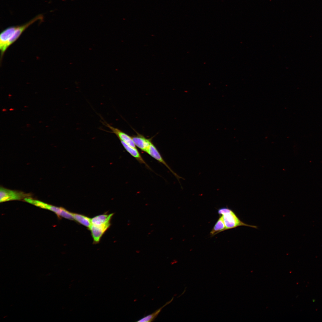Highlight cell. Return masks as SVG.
I'll use <instances>...</instances> for the list:
<instances>
[{"label": "cell", "mask_w": 322, "mask_h": 322, "mask_svg": "<svg viewBox=\"0 0 322 322\" xmlns=\"http://www.w3.org/2000/svg\"><path fill=\"white\" fill-rule=\"evenodd\" d=\"M110 225V223L102 225L91 224L89 229L91 231L94 242L97 243L100 241L101 237Z\"/></svg>", "instance_id": "cell-4"}, {"label": "cell", "mask_w": 322, "mask_h": 322, "mask_svg": "<svg viewBox=\"0 0 322 322\" xmlns=\"http://www.w3.org/2000/svg\"><path fill=\"white\" fill-rule=\"evenodd\" d=\"M173 299L174 298L173 297L171 300L166 302L165 305L158 309L156 310L152 313L142 318L137 321L138 322H149L153 321L157 317L162 309L165 306L171 303L173 301Z\"/></svg>", "instance_id": "cell-10"}, {"label": "cell", "mask_w": 322, "mask_h": 322, "mask_svg": "<svg viewBox=\"0 0 322 322\" xmlns=\"http://www.w3.org/2000/svg\"><path fill=\"white\" fill-rule=\"evenodd\" d=\"M146 153H147L154 159L164 165L174 175L179 181L180 178L183 179V178L179 176L170 168L163 159L156 147L152 143L150 145Z\"/></svg>", "instance_id": "cell-5"}, {"label": "cell", "mask_w": 322, "mask_h": 322, "mask_svg": "<svg viewBox=\"0 0 322 322\" xmlns=\"http://www.w3.org/2000/svg\"><path fill=\"white\" fill-rule=\"evenodd\" d=\"M226 230L225 227L222 216L215 224L210 234L211 236H213L218 233Z\"/></svg>", "instance_id": "cell-11"}, {"label": "cell", "mask_w": 322, "mask_h": 322, "mask_svg": "<svg viewBox=\"0 0 322 322\" xmlns=\"http://www.w3.org/2000/svg\"><path fill=\"white\" fill-rule=\"evenodd\" d=\"M131 137L135 145L145 152L152 143L150 139L146 138L140 134Z\"/></svg>", "instance_id": "cell-7"}, {"label": "cell", "mask_w": 322, "mask_h": 322, "mask_svg": "<svg viewBox=\"0 0 322 322\" xmlns=\"http://www.w3.org/2000/svg\"><path fill=\"white\" fill-rule=\"evenodd\" d=\"M114 215L113 213L109 214H102L95 216L91 219L92 224L102 225L110 224V221Z\"/></svg>", "instance_id": "cell-9"}, {"label": "cell", "mask_w": 322, "mask_h": 322, "mask_svg": "<svg viewBox=\"0 0 322 322\" xmlns=\"http://www.w3.org/2000/svg\"><path fill=\"white\" fill-rule=\"evenodd\" d=\"M120 141L123 146L128 153L135 158L140 163L144 164L148 168L150 169L149 167L143 160L136 148L133 147L128 145L123 141Z\"/></svg>", "instance_id": "cell-8"}, {"label": "cell", "mask_w": 322, "mask_h": 322, "mask_svg": "<svg viewBox=\"0 0 322 322\" xmlns=\"http://www.w3.org/2000/svg\"><path fill=\"white\" fill-rule=\"evenodd\" d=\"M0 188L1 203L9 201L20 200L30 196L29 194L21 191L11 190L1 187Z\"/></svg>", "instance_id": "cell-3"}, {"label": "cell", "mask_w": 322, "mask_h": 322, "mask_svg": "<svg viewBox=\"0 0 322 322\" xmlns=\"http://www.w3.org/2000/svg\"><path fill=\"white\" fill-rule=\"evenodd\" d=\"M104 124L110 129L112 132L116 134L120 141H123L131 146L136 148V146L133 141L131 137L118 129L111 126L107 123L104 122Z\"/></svg>", "instance_id": "cell-6"}, {"label": "cell", "mask_w": 322, "mask_h": 322, "mask_svg": "<svg viewBox=\"0 0 322 322\" xmlns=\"http://www.w3.org/2000/svg\"><path fill=\"white\" fill-rule=\"evenodd\" d=\"M218 212L222 217L226 230L242 226L257 228L256 226L248 225L241 221L235 213L228 208H221L218 210Z\"/></svg>", "instance_id": "cell-1"}, {"label": "cell", "mask_w": 322, "mask_h": 322, "mask_svg": "<svg viewBox=\"0 0 322 322\" xmlns=\"http://www.w3.org/2000/svg\"><path fill=\"white\" fill-rule=\"evenodd\" d=\"M24 200L26 202L39 207L50 210L59 216L69 220L74 219L73 213L69 212L63 208L51 205L30 198H26Z\"/></svg>", "instance_id": "cell-2"}, {"label": "cell", "mask_w": 322, "mask_h": 322, "mask_svg": "<svg viewBox=\"0 0 322 322\" xmlns=\"http://www.w3.org/2000/svg\"><path fill=\"white\" fill-rule=\"evenodd\" d=\"M74 219L79 223L89 228L92 224L91 219L84 215L73 213Z\"/></svg>", "instance_id": "cell-12"}]
</instances>
